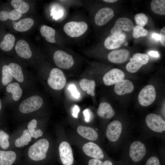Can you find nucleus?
<instances>
[{"instance_id": "e433bc0d", "label": "nucleus", "mask_w": 165, "mask_h": 165, "mask_svg": "<svg viewBox=\"0 0 165 165\" xmlns=\"http://www.w3.org/2000/svg\"><path fill=\"white\" fill-rule=\"evenodd\" d=\"M9 136L7 133L3 130H0V146L2 148L5 149L9 147Z\"/></svg>"}, {"instance_id": "c756f323", "label": "nucleus", "mask_w": 165, "mask_h": 165, "mask_svg": "<svg viewBox=\"0 0 165 165\" xmlns=\"http://www.w3.org/2000/svg\"><path fill=\"white\" fill-rule=\"evenodd\" d=\"M22 14L14 9L10 12L2 11L0 12V20L5 21L8 19L12 20L19 19L22 16Z\"/></svg>"}, {"instance_id": "473e14b6", "label": "nucleus", "mask_w": 165, "mask_h": 165, "mask_svg": "<svg viewBox=\"0 0 165 165\" xmlns=\"http://www.w3.org/2000/svg\"><path fill=\"white\" fill-rule=\"evenodd\" d=\"M37 122L35 119H33L28 123V130L31 137L36 139L42 136V131L39 129L36 130Z\"/></svg>"}, {"instance_id": "0eeeda50", "label": "nucleus", "mask_w": 165, "mask_h": 165, "mask_svg": "<svg viewBox=\"0 0 165 165\" xmlns=\"http://www.w3.org/2000/svg\"><path fill=\"white\" fill-rule=\"evenodd\" d=\"M156 96L154 87L151 85L144 87L139 93L138 101L141 105L147 106L151 105L155 101Z\"/></svg>"}, {"instance_id": "a19ab883", "label": "nucleus", "mask_w": 165, "mask_h": 165, "mask_svg": "<svg viewBox=\"0 0 165 165\" xmlns=\"http://www.w3.org/2000/svg\"><path fill=\"white\" fill-rule=\"evenodd\" d=\"M83 115L85 117V120L86 122H89L90 121L91 117V112L89 109L86 108L83 111Z\"/></svg>"}, {"instance_id": "72a5a7b5", "label": "nucleus", "mask_w": 165, "mask_h": 165, "mask_svg": "<svg viewBox=\"0 0 165 165\" xmlns=\"http://www.w3.org/2000/svg\"><path fill=\"white\" fill-rule=\"evenodd\" d=\"M2 72V82L4 85L6 86L12 81L13 77L9 72L8 65H5L3 67Z\"/></svg>"}, {"instance_id": "7ed1b4c3", "label": "nucleus", "mask_w": 165, "mask_h": 165, "mask_svg": "<svg viewBox=\"0 0 165 165\" xmlns=\"http://www.w3.org/2000/svg\"><path fill=\"white\" fill-rule=\"evenodd\" d=\"M88 29V25L84 21H72L66 23L64 27L65 33L68 36L77 37L83 34Z\"/></svg>"}, {"instance_id": "f704fd0d", "label": "nucleus", "mask_w": 165, "mask_h": 165, "mask_svg": "<svg viewBox=\"0 0 165 165\" xmlns=\"http://www.w3.org/2000/svg\"><path fill=\"white\" fill-rule=\"evenodd\" d=\"M133 35L135 38H138L140 37L147 36L148 31L145 29L138 25L134 26L133 29Z\"/></svg>"}, {"instance_id": "7c9ffc66", "label": "nucleus", "mask_w": 165, "mask_h": 165, "mask_svg": "<svg viewBox=\"0 0 165 165\" xmlns=\"http://www.w3.org/2000/svg\"><path fill=\"white\" fill-rule=\"evenodd\" d=\"M11 4L15 9L21 14L26 13L29 9V4L22 0H12Z\"/></svg>"}, {"instance_id": "dca6fc26", "label": "nucleus", "mask_w": 165, "mask_h": 165, "mask_svg": "<svg viewBox=\"0 0 165 165\" xmlns=\"http://www.w3.org/2000/svg\"><path fill=\"white\" fill-rule=\"evenodd\" d=\"M126 37L125 34L122 32L117 35H112L105 39V46L109 50L118 48L125 42Z\"/></svg>"}, {"instance_id": "4be33fe9", "label": "nucleus", "mask_w": 165, "mask_h": 165, "mask_svg": "<svg viewBox=\"0 0 165 165\" xmlns=\"http://www.w3.org/2000/svg\"><path fill=\"white\" fill-rule=\"evenodd\" d=\"M16 154L12 151H0V165H11L15 161Z\"/></svg>"}, {"instance_id": "f8f14e48", "label": "nucleus", "mask_w": 165, "mask_h": 165, "mask_svg": "<svg viewBox=\"0 0 165 165\" xmlns=\"http://www.w3.org/2000/svg\"><path fill=\"white\" fill-rule=\"evenodd\" d=\"M122 131V125L121 122L118 120H114L108 125L106 135L110 141L115 142L119 138Z\"/></svg>"}, {"instance_id": "f03ea898", "label": "nucleus", "mask_w": 165, "mask_h": 165, "mask_svg": "<svg viewBox=\"0 0 165 165\" xmlns=\"http://www.w3.org/2000/svg\"><path fill=\"white\" fill-rule=\"evenodd\" d=\"M47 83L53 90H60L62 89L66 83V79L63 72L58 68H53L50 72Z\"/></svg>"}, {"instance_id": "a211bd4d", "label": "nucleus", "mask_w": 165, "mask_h": 165, "mask_svg": "<svg viewBox=\"0 0 165 165\" xmlns=\"http://www.w3.org/2000/svg\"><path fill=\"white\" fill-rule=\"evenodd\" d=\"M134 89L132 82L128 79H123L116 83L114 86V91L119 95L131 93Z\"/></svg>"}, {"instance_id": "ddd939ff", "label": "nucleus", "mask_w": 165, "mask_h": 165, "mask_svg": "<svg viewBox=\"0 0 165 165\" xmlns=\"http://www.w3.org/2000/svg\"><path fill=\"white\" fill-rule=\"evenodd\" d=\"M125 77V73L122 71L118 68H113L105 74L103 77V81L105 85L111 86L123 79Z\"/></svg>"}, {"instance_id": "f3484780", "label": "nucleus", "mask_w": 165, "mask_h": 165, "mask_svg": "<svg viewBox=\"0 0 165 165\" xmlns=\"http://www.w3.org/2000/svg\"><path fill=\"white\" fill-rule=\"evenodd\" d=\"M129 56L130 53L128 50L120 49L110 52L108 55V59L112 63L120 64L125 62Z\"/></svg>"}, {"instance_id": "393cba45", "label": "nucleus", "mask_w": 165, "mask_h": 165, "mask_svg": "<svg viewBox=\"0 0 165 165\" xmlns=\"http://www.w3.org/2000/svg\"><path fill=\"white\" fill-rule=\"evenodd\" d=\"M79 85L82 90L86 91L87 94L92 96L94 95L96 84L94 80L83 79L80 80Z\"/></svg>"}, {"instance_id": "2f4dec72", "label": "nucleus", "mask_w": 165, "mask_h": 165, "mask_svg": "<svg viewBox=\"0 0 165 165\" xmlns=\"http://www.w3.org/2000/svg\"><path fill=\"white\" fill-rule=\"evenodd\" d=\"M31 140V137L28 130H25L21 136L16 140L15 145L17 147H22L28 145Z\"/></svg>"}, {"instance_id": "de8ad7c7", "label": "nucleus", "mask_w": 165, "mask_h": 165, "mask_svg": "<svg viewBox=\"0 0 165 165\" xmlns=\"http://www.w3.org/2000/svg\"><path fill=\"white\" fill-rule=\"evenodd\" d=\"M1 108H2V103H1V100L0 99V111L1 109Z\"/></svg>"}, {"instance_id": "412c9836", "label": "nucleus", "mask_w": 165, "mask_h": 165, "mask_svg": "<svg viewBox=\"0 0 165 165\" xmlns=\"http://www.w3.org/2000/svg\"><path fill=\"white\" fill-rule=\"evenodd\" d=\"M97 114L100 117L109 119L114 116L115 113L109 104L106 102H102L99 105Z\"/></svg>"}, {"instance_id": "cd10ccee", "label": "nucleus", "mask_w": 165, "mask_h": 165, "mask_svg": "<svg viewBox=\"0 0 165 165\" xmlns=\"http://www.w3.org/2000/svg\"><path fill=\"white\" fill-rule=\"evenodd\" d=\"M15 41L14 36L11 34H8L4 36L0 44L1 48L3 50L9 51L13 48Z\"/></svg>"}, {"instance_id": "4468645a", "label": "nucleus", "mask_w": 165, "mask_h": 165, "mask_svg": "<svg viewBox=\"0 0 165 165\" xmlns=\"http://www.w3.org/2000/svg\"><path fill=\"white\" fill-rule=\"evenodd\" d=\"M113 10L109 7L101 9L96 14L94 20L96 25L99 26L103 25L110 20L113 17Z\"/></svg>"}, {"instance_id": "c03bdc74", "label": "nucleus", "mask_w": 165, "mask_h": 165, "mask_svg": "<svg viewBox=\"0 0 165 165\" xmlns=\"http://www.w3.org/2000/svg\"><path fill=\"white\" fill-rule=\"evenodd\" d=\"M148 54L150 56L153 57L158 58L160 57V55L157 51H150L148 52Z\"/></svg>"}, {"instance_id": "9d476101", "label": "nucleus", "mask_w": 165, "mask_h": 165, "mask_svg": "<svg viewBox=\"0 0 165 165\" xmlns=\"http://www.w3.org/2000/svg\"><path fill=\"white\" fill-rule=\"evenodd\" d=\"M146 152L145 145L140 141H136L133 142L130 146L129 155L134 161L138 162L144 157Z\"/></svg>"}, {"instance_id": "2eb2a0df", "label": "nucleus", "mask_w": 165, "mask_h": 165, "mask_svg": "<svg viewBox=\"0 0 165 165\" xmlns=\"http://www.w3.org/2000/svg\"><path fill=\"white\" fill-rule=\"evenodd\" d=\"M82 150L87 156L94 159L101 160L104 158L103 152L100 147L93 142H89L85 144Z\"/></svg>"}, {"instance_id": "ea45409f", "label": "nucleus", "mask_w": 165, "mask_h": 165, "mask_svg": "<svg viewBox=\"0 0 165 165\" xmlns=\"http://www.w3.org/2000/svg\"><path fill=\"white\" fill-rule=\"evenodd\" d=\"M146 165H160V161L157 157H151L148 160Z\"/></svg>"}, {"instance_id": "aec40b11", "label": "nucleus", "mask_w": 165, "mask_h": 165, "mask_svg": "<svg viewBox=\"0 0 165 165\" xmlns=\"http://www.w3.org/2000/svg\"><path fill=\"white\" fill-rule=\"evenodd\" d=\"M77 131L80 135L89 140L95 141L98 138L97 133L91 127L79 126L77 128Z\"/></svg>"}, {"instance_id": "f257e3e1", "label": "nucleus", "mask_w": 165, "mask_h": 165, "mask_svg": "<svg viewBox=\"0 0 165 165\" xmlns=\"http://www.w3.org/2000/svg\"><path fill=\"white\" fill-rule=\"evenodd\" d=\"M49 145V142L46 139L38 140L29 148L28 152L29 157L34 161L44 160L46 157Z\"/></svg>"}, {"instance_id": "58836bf2", "label": "nucleus", "mask_w": 165, "mask_h": 165, "mask_svg": "<svg viewBox=\"0 0 165 165\" xmlns=\"http://www.w3.org/2000/svg\"><path fill=\"white\" fill-rule=\"evenodd\" d=\"M68 89L70 91L72 96L74 98L77 99L80 97V94L77 90L74 84H72L69 85Z\"/></svg>"}, {"instance_id": "6e6552de", "label": "nucleus", "mask_w": 165, "mask_h": 165, "mask_svg": "<svg viewBox=\"0 0 165 165\" xmlns=\"http://www.w3.org/2000/svg\"><path fill=\"white\" fill-rule=\"evenodd\" d=\"M145 121L147 126L155 132L162 133L165 130V122L159 115L151 113L146 117Z\"/></svg>"}, {"instance_id": "4c0bfd02", "label": "nucleus", "mask_w": 165, "mask_h": 165, "mask_svg": "<svg viewBox=\"0 0 165 165\" xmlns=\"http://www.w3.org/2000/svg\"><path fill=\"white\" fill-rule=\"evenodd\" d=\"M88 165H113L111 162L109 160H106L104 162L100 160L93 159L90 160L88 163Z\"/></svg>"}, {"instance_id": "20e7f679", "label": "nucleus", "mask_w": 165, "mask_h": 165, "mask_svg": "<svg viewBox=\"0 0 165 165\" xmlns=\"http://www.w3.org/2000/svg\"><path fill=\"white\" fill-rule=\"evenodd\" d=\"M43 103L40 96L35 95L30 97L23 101L19 106L20 111L24 113L32 112L39 108Z\"/></svg>"}, {"instance_id": "c9c22d12", "label": "nucleus", "mask_w": 165, "mask_h": 165, "mask_svg": "<svg viewBox=\"0 0 165 165\" xmlns=\"http://www.w3.org/2000/svg\"><path fill=\"white\" fill-rule=\"evenodd\" d=\"M134 19L138 26L143 28L147 23L148 18L145 14L141 13L137 14Z\"/></svg>"}, {"instance_id": "c85d7f7f", "label": "nucleus", "mask_w": 165, "mask_h": 165, "mask_svg": "<svg viewBox=\"0 0 165 165\" xmlns=\"http://www.w3.org/2000/svg\"><path fill=\"white\" fill-rule=\"evenodd\" d=\"M151 6L154 13L160 15L165 14V0H153L151 2Z\"/></svg>"}, {"instance_id": "5701e85b", "label": "nucleus", "mask_w": 165, "mask_h": 165, "mask_svg": "<svg viewBox=\"0 0 165 165\" xmlns=\"http://www.w3.org/2000/svg\"><path fill=\"white\" fill-rule=\"evenodd\" d=\"M34 24V21L32 18H26L22 19L15 23L13 27L16 31L24 32L31 28Z\"/></svg>"}, {"instance_id": "39448f33", "label": "nucleus", "mask_w": 165, "mask_h": 165, "mask_svg": "<svg viewBox=\"0 0 165 165\" xmlns=\"http://www.w3.org/2000/svg\"><path fill=\"white\" fill-rule=\"evenodd\" d=\"M149 60V57L146 54L136 53L130 59V61L126 65V68L130 72H136L143 65L147 64Z\"/></svg>"}, {"instance_id": "a18cd8bd", "label": "nucleus", "mask_w": 165, "mask_h": 165, "mask_svg": "<svg viewBox=\"0 0 165 165\" xmlns=\"http://www.w3.org/2000/svg\"><path fill=\"white\" fill-rule=\"evenodd\" d=\"M152 37L153 38L156 40L157 41L160 40V36L157 33H152Z\"/></svg>"}, {"instance_id": "423d86ee", "label": "nucleus", "mask_w": 165, "mask_h": 165, "mask_svg": "<svg viewBox=\"0 0 165 165\" xmlns=\"http://www.w3.org/2000/svg\"><path fill=\"white\" fill-rule=\"evenodd\" d=\"M53 58L56 65L61 68L69 69L74 64L72 57L62 50H59L55 51L53 54Z\"/></svg>"}, {"instance_id": "49530a36", "label": "nucleus", "mask_w": 165, "mask_h": 165, "mask_svg": "<svg viewBox=\"0 0 165 165\" xmlns=\"http://www.w3.org/2000/svg\"><path fill=\"white\" fill-rule=\"evenodd\" d=\"M103 1L107 2L112 3L117 1V0H104Z\"/></svg>"}, {"instance_id": "9b49d317", "label": "nucleus", "mask_w": 165, "mask_h": 165, "mask_svg": "<svg viewBox=\"0 0 165 165\" xmlns=\"http://www.w3.org/2000/svg\"><path fill=\"white\" fill-rule=\"evenodd\" d=\"M134 27V24L130 19L125 17L120 18L116 21L111 30L112 35H117L121 33V31H129Z\"/></svg>"}, {"instance_id": "a878e982", "label": "nucleus", "mask_w": 165, "mask_h": 165, "mask_svg": "<svg viewBox=\"0 0 165 165\" xmlns=\"http://www.w3.org/2000/svg\"><path fill=\"white\" fill-rule=\"evenodd\" d=\"M40 32L47 41L52 43L56 42L55 39L56 31L53 28L46 25H43L40 28Z\"/></svg>"}, {"instance_id": "6ab92c4d", "label": "nucleus", "mask_w": 165, "mask_h": 165, "mask_svg": "<svg viewBox=\"0 0 165 165\" xmlns=\"http://www.w3.org/2000/svg\"><path fill=\"white\" fill-rule=\"evenodd\" d=\"M15 49L16 53L20 57L28 59L32 56V53L28 43L24 40L17 41Z\"/></svg>"}, {"instance_id": "1a4fd4ad", "label": "nucleus", "mask_w": 165, "mask_h": 165, "mask_svg": "<svg viewBox=\"0 0 165 165\" xmlns=\"http://www.w3.org/2000/svg\"><path fill=\"white\" fill-rule=\"evenodd\" d=\"M60 159L63 165H72L74 158L72 148L66 141L62 142L59 148Z\"/></svg>"}, {"instance_id": "b1692460", "label": "nucleus", "mask_w": 165, "mask_h": 165, "mask_svg": "<svg viewBox=\"0 0 165 165\" xmlns=\"http://www.w3.org/2000/svg\"><path fill=\"white\" fill-rule=\"evenodd\" d=\"M8 68L9 73L17 81L20 82L24 81L23 72L20 65L14 63H11L8 65Z\"/></svg>"}, {"instance_id": "37998d69", "label": "nucleus", "mask_w": 165, "mask_h": 165, "mask_svg": "<svg viewBox=\"0 0 165 165\" xmlns=\"http://www.w3.org/2000/svg\"><path fill=\"white\" fill-rule=\"evenodd\" d=\"M80 110V108L77 105H75L73 107L72 109V115L73 117L77 118L78 117V114Z\"/></svg>"}, {"instance_id": "79ce46f5", "label": "nucleus", "mask_w": 165, "mask_h": 165, "mask_svg": "<svg viewBox=\"0 0 165 165\" xmlns=\"http://www.w3.org/2000/svg\"><path fill=\"white\" fill-rule=\"evenodd\" d=\"M160 36V41L161 45L165 47V27L162 28L160 30V32L159 34Z\"/></svg>"}, {"instance_id": "bb28decb", "label": "nucleus", "mask_w": 165, "mask_h": 165, "mask_svg": "<svg viewBox=\"0 0 165 165\" xmlns=\"http://www.w3.org/2000/svg\"><path fill=\"white\" fill-rule=\"evenodd\" d=\"M6 91L11 93L13 98L15 101L19 100L21 98L22 90L19 84L17 82H14L9 84L6 87Z\"/></svg>"}]
</instances>
